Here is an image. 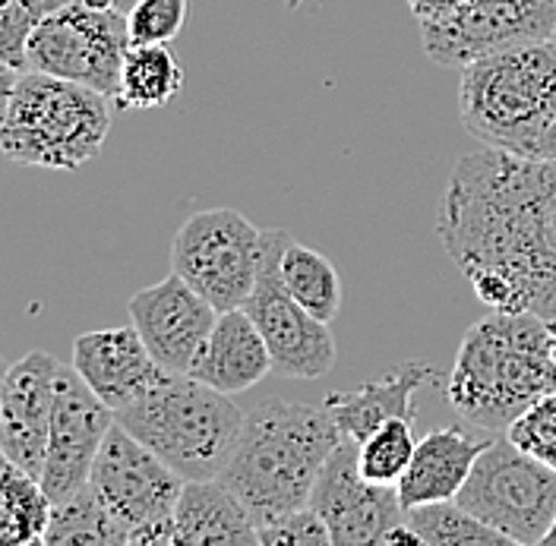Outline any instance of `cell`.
Instances as JSON below:
<instances>
[{"instance_id": "6da1fadb", "label": "cell", "mask_w": 556, "mask_h": 546, "mask_svg": "<svg viewBox=\"0 0 556 546\" xmlns=\"http://www.w3.org/2000/svg\"><path fill=\"white\" fill-rule=\"evenodd\" d=\"M437 234L481 304L556 319V158L478 149L450 174Z\"/></svg>"}, {"instance_id": "7a4b0ae2", "label": "cell", "mask_w": 556, "mask_h": 546, "mask_svg": "<svg viewBox=\"0 0 556 546\" xmlns=\"http://www.w3.org/2000/svg\"><path fill=\"white\" fill-rule=\"evenodd\" d=\"M556 392L551 322L538 313L493 309L458 344L446 398L462 420L506 433L531 405Z\"/></svg>"}, {"instance_id": "3957f363", "label": "cell", "mask_w": 556, "mask_h": 546, "mask_svg": "<svg viewBox=\"0 0 556 546\" xmlns=\"http://www.w3.org/2000/svg\"><path fill=\"white\" fill-rule=\"evenodd\" d=\"M339 443L342 430L326 408L269 398L243 414L241 436L218 480L241 496L260 528L311 506L319 471Z\"/></svg>"}, {"instance_id": "277c9868", "label": "cell", "mask_w": 556, "mask_h": 546, "mask_svg": "<svg viewBox=\"0 0 556 546\" xmlns=\"http://www.w3.org/2000/svg\"><path fill=\"white\" fill-rule=\"evenodd\" d=\"M458 117L490 149L534 158L556 120V35L465 64Z\"/></svg>"}, {"instance_id": "5b68a950", "label": "cell", "mask_w": 556, "mask_h": 546, "mask_svg": "<svg viewBox=\"0 0 556 546\" xmlns=\"http://www.w3.org/2000/svg\"><path fill=\"white\" fill-rule=\"evenodd\" d=\"M111 134V99L92 86L23 69L3 92L0 149L10 162L76 172L99 158Z\"/></svg>"}, {"instance_id": "8992f818", "label": "cell", "mask_w": 556, "mask_h": 546, "mask_svg": "<svg viewBox=\"0 0 556 546\" xmlns=\"http://www.w3.org/2000/svg\"><path fill=\"white\" fill-rule=\"evenodd\" d=\"M117 423L146 443L184 480H215L241 436L243 410L218 389L190 373H165Z\"/></svg>"}, {"instance_id": "52a82bcc", "label": "cell", "mask_w": 556, "mask_h": 546, "mask_svg": "<svg viewBox=\"0 0 556 546\" xmlns=\"http://www.w3.org/2000/svg\"><path fill=\"white\" fill-rule=\"evenodd\" d=\"M455 503L509 544H544L556 521V468L509 436L490 440Z\"/></svg>"}, {"instance_id": "ba28073f", "label": "cell", "mask_w": 556, "mask_h": 546, "mask_svg": "<svg viewBox=\"0 0 556 546\" xmlns=\"http://www.w3.org/2000/svg\"><path fill=\"white\" fill-rule=\"evenodd\" d=\"M184 483L187 480L121 423L111 427L89 478V486L124 531L127 546L174 544V509Z\"/></svg>"}, {"instance_id": "9c48e42d", "label": "cell", "mask_w": 556, "mask_h": 546, "mask_svg": "<svg viewBox=\"0 0 556 546\" xmlns=\"http://www.w3.org/2000/svg\"><path fill=\"white\" fill-rule=\"evenodd\" d=\"M130 45L124 10H92L83 0H70L33 33L26 69L92 86L114 102Z\"/></svg>"}, {"instance_id": "30bf717a", "label": "cell", "mask_w": 556, "mask_h": 546, "mask_svg": "<svg viewBox=\"0 0 556 546\" xmlns=\"http://www.w3.org/2000/svg\"><path fill=\"white\" fill-rule=\"evenodd\" d=\"M263 259V231L238 208L190 215L172 243V272L190 281L208 304L235 309L247 304Z\"/></svg>"}, {"instance_id": "8fae6325", "label": "cell", "mask_w": 556, "mask_h": 546, "mask_svg": "<svg viewBox=\"0 0 556 546\" xmlns=\"http://www.w3.org/2000/svg\"><path fill=\"white\" fill-rule=\"evenodd\" d=\"M291 234L285 228L263 231V259L256 284L243 309L256 322L260 335L269 344L273 373L285 379H319L336 367V339L329 322L316 319L311 309L298 304V297L285 288L281 253Z\"/></svg>"}, {"instance_id": "7c38bea8", "label": "cell", "mask_w": 556, "mask_h": 546, "mask_svg": "<svg viewBox=\"0 0 556 546\" xmlns=\"http://www.w3.org/2000/svg\"><path fill=\"white\" fill-rule=\"evenodd\" d=\"M556 35V0H468L443 20L420 23L424 54L446 69Z\"/></svg>"}, {"instance_id": "4fadbf2b", "label": "cell", "mask_w": 556, "mask_h": 546, "mask_svg": "<svg viewBox=\"0 0 556 546\" xmlns=\"http://www.w3.org/2000/svg\"><path fill=\"white\" fill-rule=\"evenodd\" d=\"M311 509L326 521L336 546H382L408 518L399 486L374 483L361 474L357 443L348 436H342V443L323 465L313 486Z\"/></svg>"}, {"instance_id": "5bb4252c", "label": "cell", "mask_w": 556, "mask_h": 546, "mask_svg": "<svg viewBox=\"0 0 556 546\" xmlns=\"http://www.w3.org/2000/svg\"><path fill=\"white\" fill-rule=\"evenodd\" d=\"M114 423L117 414L104 405L73 367H64L58 405L51 417V433H48L45 468L38 478L51 503H61L79 493L83 486H89L96 458Z\"/></svg>"}, {"instance_id": "9a60e30c", "label": "cell", "mask_w": 556, "mask_h": 546, "mask_svg": "<svg viewBox=\"0 0 556 546\" xmlns=\"http://www.w3.org/2000/svg\"><path fill=\"white\" fill-rule=\"evenodd\" d=\"M64 364L48 351H29L3 373L0 385V448L20 471L41 478L51 417Z\"/></svg>"}, {"instance_id": "2e32d148", "label": "cell", "mask_w": 556, "mask_h": 546, "mask_svg": "<svg viewBox=\"0 0 556 546\" xmlns=\"http://www.w3.org/2000/svg\"><path fill=\"white\" fill-rule=\"evenodd\" d=\"M127 313L146 347L165 370L190 373L222 309L208 304L190 281L172 272L159 284L137 291L127 304Z\"/></svg>"}, {"instance_id": "e0dca14e", "label": "cell", "mask_w": 556, "mask_h": 546, "mask_svg": "<svg viewBox=\"0 0 556 546\" xmlns=\"http://www.w3.org/2000/svg\"><path fill=\"white\" fill-rule=\"evenodd\" d=\"M73 370L86 379V385L114 414L134 405L165 373V367L142 342L137 326L99 329L79 335L73 342Z\"/></svg>"}, {"instance_id": "ac0fdd59", "label": "cell", "mask_w": 556, "mask_h": 546, "mask_svg": "<svg viewBox=\"0 0 556 546\" xmlns=\"http://www.w3.org/2000/svg\"><path fill=\"white\" fill-rule=\"evenodd\" d=\"M430 382H440L437 367L427 360H408V364H399L380 379H370L351 392H329L323 398V408L332 414L342 436L364 443L386 420H395V417L415 420L417 389H424Z\"/></svg>"}, {"instance_id": "d6986e66", "label": "cell", "mask_w": 556, "mask_h": 546, "mask_svg": "<svg viewBox=\"0 0 556 546\" xmlns=\"http://www.w3.org/2000/svg\"><path fill=\"white\" fill-rule=\"evenodd\" d=\"M266 373H273V354L250 313L243 307L222 309L190 367V376L225 395H241Z\"/></svg>"}, {"instance_id": "ffe728a7", "label": "cell", "mask_w": 556, "mask_h": 546, "mask_svg": "<svg viewBox=\"0 0 556 546\" xmlns=\"http://www.w3.org/2000/svg\"><path fill=\"white\" fill-rule=\"evenodd\" d=\"M174 544H260L243 499L225 480H187L174 509Z\"/></svg>"}, {"instance_id": "44dd1931", "label": "cell", "mask_w": 556, "mask_h": 546, "mask_svg": "<svg viewBox=\"0 0 556 546\" xmlns=\"http://www.w3.org/2000/svg\"><path fill=\"white\" fill-rule=\"evenodd\" d=\"M486 443L471 440L458 427H440L430 430L424 440H417L415 458L399 480V496L405 509L424 506V503H446L455 499L471 478V468Z\"/></svg>"}, {"instance_id": "7402d4cb", "label": "cell", "mask_w": 556, "mask_h": 546, "mask_svg": "<svg viewBox=\"0 0 556 546\" xmlns=\"http://www.w3.org/2000/svg\"><path fill=\"white\" fill-rule=\"evenodd\" d=\"M184 89V67L168 45H130L114 104L121 111L165 107Z\"/></svg>"}, {"instance_id": "603a6c76", "label": "cell", "mask_w": 556, "mask_h": 546, "mask_svg": "<svg viewBox=\"0 0 556 546\" xmlns=\"http://www.w3.org/2000/svg\"><path fill=\"white\" fill-rule=\"evenodd\" d=\"M51 496L41 480L3 458L0 465V546H45Z\"/></svg>"}, {"instance_id": "cb8c5ba5", "label": "cell", "mask_w": 556, "mask_h": 546, "mask_svg": "<svg viewBox=\"0 0 556 546\" xmlns=\"http://www.w3.org/2000/svg\"><path fill=\"white\" fill-rule=\"evenodd\" d=\"M281 278L285 288L298 297V304L311 309L316 319L332 322L342 309V278L336 266L313 246L288 240L281 253Z\"/></svg>"}, {"instance_id": "d4e9b609", "label": "cell", "mask_w": 556, "mask_h": 546, "mask_svg": "<svg viewBox=\"0 0 556 546\" xmlns=\"http://www.w3.org/2000/svg\"><path fill=\"white\" fill-rule=\"evenodd\" d=\"M45 546H127L124 531L114 524L92 486H83L54 503Z\"/></svg>"}, {"instance_id": "484cf974", "label": "cell", "mask_w": 556, "mask_h": 546, "mask_svg": "<svg viewBox=\"0 0 556 546\" xmlns=\"http://www.w3.org/2000/svg\"><path fill=\"white\" fill-rule=\"evenodd\" d=\"M405 521H408V528L417 534L420 546L509 544L500 531H493L481 518H475L468 509H462L455 499L412 506Z\"/></svg>"}, {"instance_id": "4316f807", "label": "cell", "mask_w": 556, "mask_h": 546, "mask_svg": "<svg viewBox=\"0 0 556 546\" xmlns=\"http://www.w3.org/2000/svg\"><path fill=\"white\" fill-rule=\"evenodd\" d=\"M415 420H405V417L386 420L380 430H374L364 443H357L361 474L374 483L399 486V480L405 478L415 458Z\"/></svg>"}, {"instance_id": "83f0119b", "label": "cell", "mask_w": 556, "mask_h": 546, "mask_svg": "<svg viewBox=\"0 0 556 546\" xmlns=\"http://www.w3.org/2000/svg\"><path fill=\"white\" fill-rule=\"evenodd\" d=\"M70 0H0V67L26 69V48L33 33Z\"/></svg>"}, {"instance_id": "f1b7e54d", "label": "cell", "mask_w": 556, "mask_h": 546, "mask_svg": "<svg viewBox=\"0 0 556 546\" xmlns=\"http://www.w3.org/2000/svg\"><path fill=\"white\" fill-rule=\"evenodd\" d=\"M190 0H137L127 10L134 45H168L187 23Z\"/></svg>"}, {"instance_id": "f546056e", "label": "cell", "mask_w": 556, "mask_h": 546, "mask_svg": "<svg viewBox=\"0 0 556 546\" xmlns=\"http://www.w3.org/2000/svg\"><path fill=\"white\" fill-rule=\"evenodd\" d=\"M506 436L521 445L525 452H531L534 458L556 468V392L525 410L506 430Z\"/></svg>"}, {"instance_id": "4dcf8cb0", "label": "cell", "mask_w": 556, "mask_h": 546, "mask_svg": "<svg viewBox=\"0 0 556 546\" xmlns=\"http://www.w3.org/2000/svg\"><path fill=\"white\" fill-rule=\"evenodd\" d=\"M260 544L263 546H326L332 544V534L326 521L313 512L311 506L285 512L260 524Z\"/></svg>"}, {"instance_id": "1f68e13d", "label": "cell", "mask_w": 556, "mask_h": 546, "mask_svg": "<svg viewBox=\"0 0 556 546\" xmlns=\"http://www.w3.org/2000/svg\"><path fill=\"white\" fill-rule=\"evenodd\" d=\"M468 0H408L412 13H415L417 23H433V20H443L455 10H462Z\"/></svg>"}, {"instance_id": "d6a6232c", "label": "cell", "mask_w": 556, "mask_h": 546, "mask_svg": "<svg viewBox=\"0 0 556 546\" xmlns=\"http://www.w3.org/2000/svg\"><path fill=\"white\" fill-rule=\"evenodd\" d=\"M534 158H556V120H554V127L547 130V137L541 139V145H538Z\"/></svg>"}, {"instance_id": "836d02e7", "label": "cell", "mask_w": 556, "mask_h": 546, "mask_svg": "<svg viewBox=\"0 0 556 546\" xmlns=\"http://www.w3.org/2000/svg\"><path fill=\"white\" fill-rule=\"evenodd\" d=\"M83 3H89L92 10H117V0H83Z\"/></svg>"}, {"instance_id": "e575fe53", "label": "cell", "mask_w": 556, "mask_h": 546, "mask_svg": "<svg viewBox=\"0 0 556 546\" xmlns=\"http://www.w3.org/2000/svg\"><path fill=\"white\" fill-rule=\"evenodd\" d=\"M544 546H556V521H554V528L547 531V537H544Z\"/></svg>"}, {"instance_id": "d590c367", "label": "cell", "mask_w": 556, "mask_h": 546, "mask_svg": "<svg viewBox=\"0 0 556 546\" xmlns=\"http://www.w3.org/2000/svg\"><path fill=\"white\" fill-rule=\"evenodd\" d=\"M134 3H137V0H117V10H124V13H127V10H130Z\"/></svg>"}, {"instance_id": "8d00e7d4", "label": "cell", "mask_w": 556, "mask_h": 546, "mask_svg": "<svg viewBox=\"0 0 556 546\" xmlns=\"http://www.w3.org/2000/svg\"><path fill=\"white\" fill-rule=\"evenodd\" d=\"M551 339H554V357H556V319H551Z\"/></svg>"}]
</instances>
